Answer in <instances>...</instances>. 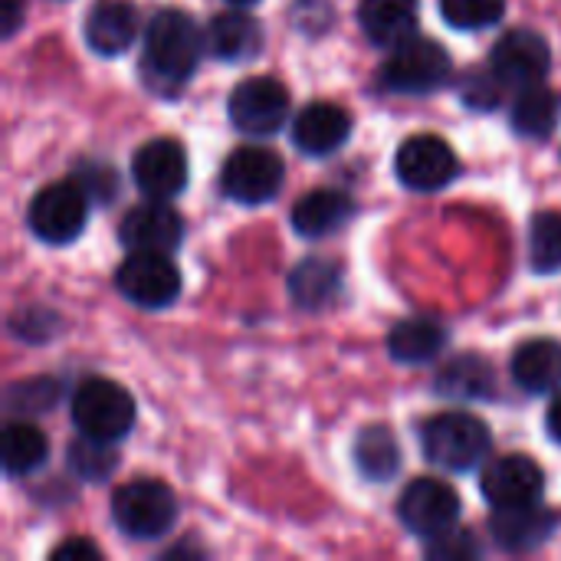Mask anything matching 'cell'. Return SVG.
I'll list each match as a JSON object with an SVG mask.
<instances>
[{"label":"cell","instance_id":"1","mask_svg":"<svg viewBox=\"0 0 561 561\" xmlns=\"http://www.w3.org/2000/svg\"><path fill=\"white\" fill-rule=\"evenodd\" d=\"M207 49V36L197 30L194 16L178 7L158 10L145 30L141 49V82L154 95H178L194 76L201 56Z\"/></svg>","mask_w":561,"mask_h":561},{"label":"cell","instance_id":"2","mask_svg":"<svg viewBox=\"0 0 561 561\" xmlns=\"http://www.w3.org/2000/svg\"><path fill=\"white\" fill-rule=\"evenodd\" d=\"M421 447L424 457L434 467L454 470V473H470L483 467V460L493 450V434L490 427L467 414V411H444L421 427Z\"/></svg>","mask_w":561,"mask_h":561},{"label":"cell","instance_id":"3","mask_svg":"<svg viewBox=\"0 0 561 561\" xmlns=\"http://www.w3.org/2000/svg\"><path fill=\"white\" fill-rule=\"evenodd\" d=\"M72 424L82 437L118 444L135 427V398L112 378H85L72 394Z\"/></svg>","mask_w":561,"mask_h":561},{"label":"cell","instance_id":"4","mask_svg":"<svg viewBox=\"0 0 561 561\" xmlns=\"http://www.w3.org/2000/svg\"><path fill=\"white\" fill-rule=\"evenodd\" d=\"M454 66L450 53L431 39V36H408L404 43L391 46L388 62L381 66L378 79L388 92H404V95H427L447 85Z\"/></svg>","mask_w":561,"mask_h":561},{"label":"cell","instance_id":"5","mask_svg":"<svg viewBox=\"0 0 561 561\" xmlns=\"http://www.w3.org/2000/svg\"><path fill=\"white\" fill-rule=\"evenodd\" d=\"M112 523L122 536L151 542L178 523V500L161 480H135L115 490Z\"/></svg>","mask_w":561,"mask_h":561},{"label":"cell","instance_id":"6","mask_svg":"<svg viewBox=\"0 0 561 561\" xmlns=\"http://www.w3.org/2000/svg\"><path fill=\"white\" fill-rule=\"evenodd\" d=\"M89 194L79 181L46 184L26 207V224L36 240L49 247H66L85 230Z\"/></svg>","mask_w":561,"mask_h":561},{"label":"cell","instance_id":"7","mask_svg":"<svg viewBox=\"0 0 561 561\" xmlns=\"http://www.w3.org/2000/svg\"><path fill=\"white\" fill-rule=\"evenodd\" d=\"M283 178H286L283 158L270 148H260V145L237 148L220 168L224 194L237 204H247V207L273 201L283 187Z\"/></svg>","mask_w":561,"mask_h":561},{"label":"cell","instance_id":"8","mask_svg":"<svg viewBox=\"0 0 561 561\" xmlns=\"http://www.w3.org/2000/svg\"><path fill=\"white\" fill-rule=\"evenodd\" d=\"M398 516H401V526L431 542V539H440L447 536L457 519H460V496L454 486L434 480V477H421V480H411L398 500Z\"/></svg>","mask_w":561,"mask_h":561},{"label":"cell","instance_id":"9","mask_svg":"<svg viewBox=\"0 0 561 561\" xmlns=\"http://www.w3.org/2000/svg\"><path fill=\"white\" fill-rule=\"evenodd\" d=\"M227 115H230L233 128L243 131V135H253V138L276 135L289 118V92L273 76L243 79L230 92Z\"/></svg>","mask_w":561,"mask_h":561},{"label":"cell","instance_id":"10","mask_svg":"<svg viewBox=\"0 0 561 561\" xmlns=\"http://www.w3.org/2000/svg\"><path fill=\"white\" fill-rule=\"evenodd\" d=\"M460 171L454 148L440 135H411L394 154V174L408 191L434 194L447 187Z\"/></svg>","mask_w":561,"mask_h":561},{"label":"cell","instance_id":"11","mask_svg":"<svg viewBox=\"0 0 561 561\" xmlns=\"http://www.w3.org/2000/svg\"><path fill=\"white\" fill-rule=\"evenodd\" d=\"M115 286L141 309H164L181 296V273L168 253H128L115 273Z\"/></svg>","mask_w":561,"mask_h":561},{"label":"cell","instance_id":"12","mask_svg":"<svg viewBox=\"0 0 561 561\" xmlns=\"http://www.w3.org/2000/svg\"><path fill=\"white\" fill-rule=\"evenodd\" d=\"M480 490L493 510H519L536 506L546 496V473L533 457L506 454L486 463L480 477Z\"/></svg>","mask_w":561,"mask_h":561},{"label":"cell","instance_id":"13","mask_svg":"<svg viewBox=\"0 0 561 561\" xmlns=\"http://www.w3.org/2000/svg\"><path fill=\"white\" fill-rule=\"evenodd\" d=\"M131 178L148 201H171L187 187V154L171 138H151L131 158Z\"/></svg>","mask_w":561,"mask_h":561},{"label":"cell","instance_id":"14","mask_svg":"<svg viewBox=\"0 0 561 561\" xmlns=\"http://www.w3.org/2000/svg\"><path fill=\"white\" fill-rule=\"evenodd\" d=\"M118 240L128 253H174L184 240V220L164 201H148L122 217Z\"/></svg>","mask_w":561,"mask_h":561},{"label":"cell","instance_id":"15","mask_svg":"<svg viewBox=\"0 0 561 561\" xmlns=\"http://www.w3.org/2000/svg\"><path fill=\"white\" fill-rule=\"evenodd\" d=\"M490 66L496 69V76L506 85L529 89L546 79V72L552 66V49L536 30H513L493 46Z\"/></svg>","mask_w":561,"mask_h":561},{"label":"cell","instance_id":"16","mask_svg":"<svg viewBox=\"0 0 561 561\" xmlns=\"http://www.w3.org/2000/svg\"><path fill=\"white\" fill-rule=\"evenodd\" d=\"M352 135V115L335 102H312L293 118V141L302 154L325 158Z\"/></svg>","mask_w":561,"mask_h":561},{"label":"cell","instance_id":"17","mask_svg":"<svg viewBox=\"0 0 561 561\" xmlns=\"http://www.w3.org/2000/svg\"><path fill=\"white\" fill-rule=\"evenodd\" d=\"M207 53L220 62H250L263 49V26L247 10H224L217 13L207 30Z\"/></svg>","mask_w":561,"mask_h":561},{"label":"cell","instance_id":"18","mask_svg":"<svg viewBox=\"0 0 561 561\" xmlns=\"http://www.w3.org/2000/svg\"><path fill=\"white\" fill-rule=\"evenodd\" d=\"M85 43L99 56H122L138 36V10L128 0H99L82 23Z\"/></svg>","mask_w":561,"mask_h":561},{"label":"cell","instance_id":"19","mask_svg":"<svg viewBox=\"0 0 561 561\" xmlns=\"http://www.w3.org/2000/svg\"><path fill=\"white\" fill-rule=\"evenodd\" d=\"M355 214V201L342 191H332V187H319V191H309L302 194L296 204H293V230L299 237H309V240H319V237H329L335 233L339 227H345Z\"/></svg>","mask_w":561,"mask_h":561},{"label":"cell","instance_id":"20","mask_svg":"<svg viewBox=\"0 0 561 561\" xmlns=\"http://www.w3.org/2000/svg\"><path fill=\"white\" fill-rule=\"evenodd\" d=\"M556 529H559V516L549 510H539V503L519 506V510H496V516L490 519V533L496 546L506 552H533Z\"/></svg>","mask_w":561,"mask_h":561},{"label":"cell","instance_id":"21","mask_svg":"<svg viewBox=\"0 0 561 561\" xmlns=\"http://www.w3.org/2000/svg\"><path fill=\"white\" fill-rule=\"evenodd\" d=\"M421 0H362L358 23L375 46H398L414 36Z\"/></svg>","mask_w":561,"mask_h":561},{"label":"cell","instance_id":"22","mask_svg":"<svg viewBox=\"0 0 561 561\" xmlns=\"http://www.w3.org/2000/svg\"><path fill=\"white\" fill-rule=\"evenodd\" d=\"M513 378L529 394H552L561 388V342L529 339L513 355Z\"/></svg>","mask_w":561,"mask_h":561},{"label":"cell","instance_id":"23","mask_svg":"<svg viewBox=\"0 0 561 561\" xmlns=\"http://www.w3.org/2000/svg\"><path fill=\"white\" fill-rule=\"evenodd\" d=\"M444 345H447V329L427 316L404 319L388 335V352L401 365H424V362L437 358L444 352Z\"/></svg>","mask_w":561,"mask_h":561},{"label":"cell","instance_id":"24","mask_svg":"<svg viewBox=\"0 0 561 561\" xmlns=\"http://www.w3.org/2000/svg\"><path fill=\"white\" fill-rule=\"evenodd\" d=\"M339 289H342V270L332 260L309 256L289 273V296L306 312H316L335 302Z\"/></svg>","mask_w":561,"mask_h":561},{"label":"cell","instance_id":"25","mask_svg":"<svg viewBox=\"0 0 561 561\" xmlns=\"http://www.w3.org/2000/svg\"><path fill=\"white\" fill-rule=\"evenodd\" d=\"M513 131L533 141L549 138L561 122V92L549 85H529L519 92L516 105H513Z\"/></svg>","mask_w":561,"mask_h":561},{"label":"cell","instance_id":"26","mask_svg":"<svg viewBox=\"0 0 561 561\" xmlns=\"http://www.w3.org/2000/svg\"><path fill=\"white\" fill-rule=\"evenodd\" d=\"M496 375L486 358L480 355H460L437 375V394L450 401H483L493 398Z\"/></svg>","mask_w":561,"mask_h":561},{"label":"cell","instance_id":"27","mask_svg":"<svg viewBox=\"0 0 561 561\" xmlns=\"http://www.w3.org/2000/svg\"><path fill=\"white\" fill-rule=\"evenodd\" d=\"M49 457V444L43 431H36L26 421H13L3 427V444H0V460L7 477H26L39 470Z\"/></svg>","mask_w":561,"mask_h":561},{"label":"cell","instance_id":"28","mask_svg":"<svg viewBox=\"0 0 561 561\" xmlns=\"http://www.w3.org/2000/svg\"><path fill=\"white\" fill-rule=\"evenodd\" d=\"M355 467L368 483H388L401 470V447L388 427H365L355 440Z\"/></svg>","mask_w":561,"mask_h":561},{"label":"cell","instance_id":"29","mask_svg":"<svg viewBox=\"0 0 561 561\" xmlns=\"http://www.w3.org/2000/svg\"><path fill=\"white\" fill-rule=\"evenodd\" d=\"M529 266L546 276L561 270V214L559 210H542L533 217L529 227Z\"/></svg>","mask_w":561,"mask_h":561},{"label":"cell","instance_id":"30","mask_svg":"<svg viewBox=\"0 0 561 561\" xmlns=\"http://www.w3.org/2000/svg\"><path fill=\"white\" fill-rule=\"evenodd\" d=\"M118 467L115 454H112V444L105 440H92V437H82L79 444L69 447V470L85 480V483H102L112 477V470Z\"/></svg>","mask_w":561,"mask_h":561},{"label":"cell","instance_id":"31","mask_svg":"<svg viewBox=\"0 0 561 561\" xmlns=\"http://www.w3.org/2000/svg\"><path fill=\"white\" fill-rule=\"evenodd\" d=\"M440 13L457 30H486L503 20L506 0H440Z\"/></svg>","mask_w":561,"mask_h":561},{"label":"cell","instance_id":"32","mask_svg":"<svg viewBox=\"0 0 561 561\" xmlns=\"http://www.w3.org/2000/svg\"><path fill=\"white\" fill-rule=\"evenodd\" d=\"M503 79L496 76V69H473L463 76V85H460V99L467 108H477V112H490L500 105L503 99Z\"/></svg>","mask_w":561,"mask_h":561},{"label":"cell","instance_id":"33","mask_svg":"<svg viewBox=\"0 0 561 561\" xmlns=\"http://www.w3.org/2000/svg\"><path fill=\"white\" fill-rule=\"evenodd\" d=\"M76 181L85 187V194L99 204H112L115 194H118V178L108 164H92V161H82L76 168Z\"/></svg>","mask_w":561,"mask_h":561},{"label":"cell","instance_id":"34","mask_svg":"<svg viewBox=\"0 0 561 561\" xmlns=\"http://www.w3.org/2000/svg\"><path fill=\"white\" fill-rule=\"evenodd\" d=\"M59 388L49 381V378H33V381H23V385H13L10 388V408L13 411H46L53 401H56Z\"/></svg>","mask_w":561,"mask_h":561},{"label":"cell","instance_id":"35","mask_svg":"<svg viewBox=\"0 0 561 561\" xmlns=\"http://www.w3.org/2000/svg\"><path fill=\"white\" fill-rule=\"evenodd\" d=\"M480 546L470 533H447L440 539H431L427 546V559H477Z\"/></svg>","mask_w":561,"mask_h":561},{"label":"cell","instance_id":"36","mask_svg":"<svg viewBox=\"0 0 561 561\" xmlns=\"http://www.w3.org/2000/svg\"><path fill=\"white\" fill-rule=\"evenodd\" d=\"M53 561H99V549L89 539H66L49 552Z\"/></svg>","mask_w":561,"mask_h":561},{"label":"cell","instance_id":"37","mask_svg":"<svg viewBox=\"0 0 561 561\" xmlns=\"http://www.w3.org/2000/svg\"><path fill=\"white\" fill-rule=\"evenodd\" d=\"M3 23H0V33L10 39L13 33H16V26H20V20H23V0H3Z\"/></svg>","mask_w":561,"mask_h":561},{"label":"cell","instance_id":"38","mask_svg":"<svg viewBox=\"0 0 561 561\" xmlns=\"http://www.w3.org/2000/svg\"><path fill=\"white\" fill-rule=\"evenodd\" d=\"M546 427H549V437L561 444V394L552 401V408H549V414H546Z\"/></svg>","mask_w":561,"mask_h":561},{"label":"cell","instance_id":"39","mask_svg":"<svg viewBox=\"0 0 561 561\" xmlns=\"http://www.w3.org/2000/svg\"><path fill=\"white\" fill-rule=\"evenodd\" d=\"M233 7H250V3H256V0H230Z\"/></svg>","mask_w":561,"mask_h":561}]
</instances>
